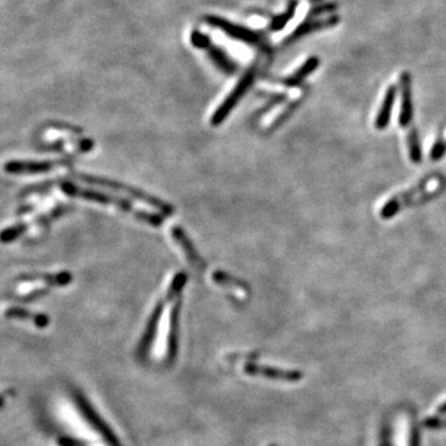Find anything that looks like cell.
Returning a JSON list of instances; mask_svg holds the SVG:
<instances>
[{"label": "cell", "instance_id": "cell-1", "mask_svg": "<svg viewBox=\"0 0 446 446\" xmlns=\"http://www.w3.org/2000/svg\"><path fill=\"white\" fill-rule=\"evenodd\" d=\"M60 187L64 193L70 195V196L88 200V201L97 202V204H101V205L113 206V207L121 210V211L132 213L138 220H142V221L149 223V224H153V226H159V224L163 223V220H162L160 216H157L155 213H151V212L137 210L130 202H128L126 200L117 199V197L110 196V195L98 193V191L90 190V188L76 186V185H73L71 182H62Z\"/></svg>", "mask_w": 446, "mask_h": 446}, {"label": "cell", "instance_id": "cell-2", "mask_svg": "<svg viewBox=\"0 0 446 446\" xmlns=\"http://www.w3.org/2000/svg\"><path fill=\"white\" fill-rule=\"evenodd\" d=\"M79 179L85 181L87 184H90V185H93V186L108 188V190H112V191H115V193H119L121 195L128 196L130 199L142 201V202H144L146 205H151V207L157 209V210H159L164 215H171L173 211H174L173 207L168 205L166 202L160 201L159 199H155V197H151L149 195L142 193V191H139V190L134 188V187L126 186V185L119 184V182H115V181L106 180V179H102V177H95V176L90 175H79Z\"/></svg>", "mask_w": 446, "mask_h": 446}, {"label": "cell", "instance_id": "cell-3", "mask_svg": "<svg viewBox=\"0 0 446 446\" xmlns=\"http://www.w3.org/2000/svg\"><path fill=\"white\" fill-rule=\"evenodd\" d=\"M441 184L443 182L439 177H432L430 180L422 181L418 186L414 187V190L402 193L397 197H393L389 202H387L380 212L382 217L391 218L397 212H399L403 206L413 205L418 201L424 200V197H429V196L434 195L440 188Z\"/></svg>", "mask_w": 446, "mask_h": 446}, {"label": "cell", "instance_id": "cell-4", "mask_svg": "<svg viewBox=\"0 0 446 446\" xmlns=\"http://www.w3.org/2000/svg\"><path fill=\"white\" fill-rule=\"evenodd\" d=\"M255 72H257L255 68H251L242 77L241 81L238 82V85L235 86L233 90L229 93V96L226 98V101L218 107L217 110L215 112V115H212V126H218L226 119V117L231 113L232 109L235 108V104L240 102V99L243 97V95L247 92L248 88L253 84Z\"/></svg>", "mask_w": 446, "mask_h": 446}, {"label": "cell", "instance_id": "cell-5", "mask_svg": "<svg viewBox=\"0 0 446 446\" xmlns=\"http://www.w3.org/2000/svg\"><path fill=\"white\" fill-rule=\"evenodd\" d=\"M207 21L213 26L222 29V31H224L227 35L235 37L240 41L252 43V45H258L260 43V34L246 29V28H242L240 25L232 24V23H229V21L220 18H209Z\"/></svg>", "mask_w": 446, "mask_h": 446}, {"label": "cell", "instance_id": "cell-6", "mask_svg": "<svg viewBox=\"0 0 446 446\" xmlns=\"http://www.w3.org/2000/svg\"><path fill=\"white\" fill-rule=\"evenodd\" d=\"M65 165L64 162H9L6 165V171L9 174H41V173H48L51 170L56 169L59 166Z\"/></svg>", "mask_w": 446, "mask_h": 446}, {"label": "cell", "instance_id": "cell-7", "mask_svg": "<svg viewBox=\"0 0 446 446\" xmlns=\"http://www.w3.org/2000/svg\"><path fill=\"white\" fill-rule=\"evenodd\" d=\"M171 235L176 242V244L181 248V252L185 255L187 262L193 266V269L200 271L204 268V260H201L200 254L196 252V249L193 246L191 241L187 238L186 235L180 227H175L171 231Z\"/></svg>", "mask_w": 446, "mask_h": 446}, {"label": "cell", "instance_id": "cell-8", "mask_svg": "<svg viewBox=\"0 0 446 446\" xmlns=\"http://www.w3.org/2000/svg\"><path fill=\"white\" fill-rule=\"evenodd\" d=\"M402 87V106H400V115L399 123L402 127L409 124L413 118V102H411V85H410V76L408 73H403L400 79Z\"/></svg>", "mask_w": 446, "mask_h": 446}, {"label": "cell", "instance_id": "cell-9", "mask_svg": "<svg viewBox=\"0 0 446 446\" xmlns=\"http://www.w3.org/2000/svg\"><path fill=\"white\" fill-rule=\"evenodd\" d=\"M396 96H397V90L396 87L392 86L387 90L386 95H385V99L380 106V112L376 118V128L377 129H385L389 123L391 119V115H392L393 106H394V101H396Z\"/></svg>", "mask_w": 446, "mask_h": 446}, {"label": "cell", "instance_id": "cell-10", "mask_svg": "<svg viewBox=\"0 0 446 446\" xmlns=\"http://www.w3.org/2000/svg\"><path fill=\"white\" fill-rule=\"evenodd\" d=\"M6 316L9 319L23 320V321H29L32 325L37 327H45L48 324V319L45 315L41 313H31L24 309L12 308L6 311Z\"/></svg>", "mask_w": 446, "mask_h": 446}, {"label": "cell", "instance_id": "cell-11", "mask_svg": "<svg viewBox=\"0 0 446 446\" xmlns=\"http://www.w3.org/2000/svg\"><path fill=\"white\" fill-rule=\"evenodd\" d=\"M246 374H252V376H264L269 378H277V380H296L299 378V374L295 372H287V371H278L273 368H264L262 366H247L246 367Z\"/></svg>", "mask_w": 446, "mask_h": 446}, {"label": "cell", "instance_id": "cell-12", "mask_svg": "<svg viewBox=\"0 0 446 446\" xmlns=\"http://www.w3.org/2000/svg\"><path fill=\"white\" fill-rule=\"evenodd\" d=\"M320 61L318 57H311L309 59L305 64H302V66L296 71V72L293 73L290 76L289 79H284V84L288 86H296L299 85L302 82V79L305 77H308L309 75H311L313 72V70L316 67L319 66Z\"/></svg>", "mask_w": 446, "mask_h": 446}, {"label": "cell", "instance_id": "cell-13", "mask_svg": "<svg viewBox=\"0 0 446 446\" xmlns=\"http://www.w3.org/2000/svg\"><path fill=\"white\" fill-rule=\"evenodd\" d=\"M338 18L325 19V20H309L307 23L300 25L298 30L294 31V34L290 37V40H295L298 37H302L308 34L310 31L318 30V29H324L326 26H332L338 23Z\"/></svg>", "mask_w": 446, "mask_h": 446}, {"label": "cell", "instance_id": "cell-14", "mask_svg": "<svg viewBox=\"0 0 446 446\" xmlns=\"http://www.w3.org/2000/svg\"><path fill=\"white\" fill-rule=\"evenodd\" d=\"M408 146H409L410 159L413 163L419 164L422 162V151L419 145V139L416 129H413L408 135Z\"/></svg>", "mask_w": 446, "mask_h": 446}, {"label": "cell", "instance_id": "cell-15", "mask_svg": "<svg viewBox=\"0 0 446 446\" xmlns=\"http://www.w3.org/2000/svg\"><path fill=\"white\" fill-rule=\"evenodd\" d=\"M296 1H293V3L290 4L289 8H288V10H287V12H283L282 15H279V17H277V18L273 20V23H271V29L274 31L282 30L284 26L289 23L290 19L294 17Z\"/></svg>", "mask_w": 446, "mask_h": 446}, {"label": "cell", "instance_id": "cell-16", "mask_svg": "<svg viewBox=\"0 0 446 446\" xmlns=\"http://www.w3.org/2000/svg\"><path fill=\"white\" fill-rule=\"evenodd\" d=\"M446 151V129L440 134V137L435 142L432 149V159L433 160H439Z\"/></svg>", "mask_w": 446, "mask_h": 446}]
</instances>
